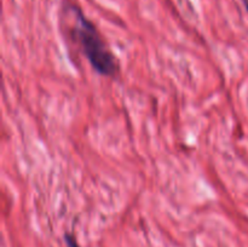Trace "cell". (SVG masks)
Wrapping results in <instances>:
<instances>
[{
    "label": "cell",
    "mask_w": 248,
    "mask_h": 247,
    "mask_svg": "<svg viewBox=\"0 0 248 247\" xmlns=\"http://www.w3.org/2000/svg\"><path fill=\"white\" fill-rule=\"evenodd\" d=\"M70 10L74 17L73 34L85 57L98 74L114 77L119 72L118 61L99 34L97 27L78 6H70Z\"/></svg>",
    "instance_id": "1"
},
{
    "label": "cell",
    "mask_w": 248,
    "mask_h": 247,
    "mask_svg": "<svg viewBox=\"0 0 248 247\" xmlns=\"http://www.w3.org/2000/svg\"><path fill=\"white\" fill-rule=\"evenodd\" d=\"M64 241L67 244V247H80L78 241L75 240V237L70 234H65L64 235Z\"/></svg>",
    "instance_id": "2"
},
{
    "label": "cell",
    "mask_w": 248,
    "mask_h": 247,
    "mask_svg": "<svg viewBox=\"0 0 248 247\" xmlns=\"http://www.w3.org/2000/svg\"><path fill=\"white\" fill-rule=\"evenodd\" d=\"M244 2H245V6H246V10L248 11V0H244Z\"/></svg>",
    "instance_id": "3"
}]
</instances>
